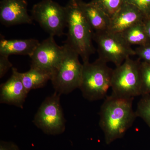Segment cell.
<instances>
[{"mask_svg": "<svg viewBox=\"0 0 150 150\" xmlns=\"http://www.w3.org/2000/svg\"><path fill=\"white\" fill-rule=\"evenodd\" d=\"M134 98H124L111 94L100 107L99 125L106 144L123 138L137 118L133 109Z\"/></svg>", "mask_w": 150, "mask_h": 150, "instance_id": "obj_1", "label": "cell"}, {"mask_svg": "<svg viewBox=\"0 0 150 150\" xmlns=\"http://www.w3.org/2000/svg\"><path fill=\"white\" fill-rule=\"evenodd\" d=\"M80 0H69L65 6L67 40L65 42L77 52L83 63L89 62L95 52L93 44L94 31L81 7Z\"/></svg>", "mask_w": 150, "mask_h": 150, "instance_id": "obj_2", "label": "cell"}, {"mask_svg": "<svg viewBox=\"0 0 150 150\" xmlns=\"http://www.w3.org/2000/svg\"><path fill=\"white\" fill-rule=\"evenodd\" d=\"M79 87L83 96L89 101L105 99L111 88L113 69L107 63L98 59L93 63H83Z\"/></svg>", "mask_w": 150, "mask_h": 150, "instance_id": "obj_3", "label": "cell"}, {"mask_svg": "<svg viewBox=\"0 0 150 150\" xmlns=\"http://www.w3.org/2000/svg\"><path fill=\"white\" fill-rule=\"evenodd\" d=\"M64 46V56L51 80L55 91L61 95L70 93L79 88L83 68L77 52L66 42Z\"/></svg>", "mask_w": 150, "mask_h": 150, "instance_id": "obj_4", "label": "cell"}, {"mask_svg": "<svg viewBox=\"0 0 150 150\" xmlns=\"http://www.w3.org/2000/svg\"><path fill=\"white\" fill-rule=\"evenodd\" d=\"M139 59L129 58L112 71L111 88L112 94L124 98L141 96Z\"/></svg>", "mask_w": 150, "mask_h": 150, "instance_id": "obj_5", "label": "cell"}, {"mask_svg": "<svg viewBox=\"0 0 150 150\" xmlns=\"http://www.w3.org/2000/svg\"><path fill=\"white\" fill-rule=\"evenodd\" d=\"M93 40L97 45L98 59L115 67L120 66L130 56H136L135 50L124 40L121 34L108 30L94 32Z\"/></svg>", "mask_w": 150, "mask_h": 150, "instance_id": "obj_6", "label": "cell"}, {"mask_svg": "<svg viewBox=\"0 0 150 150\" xmlns=\"http://www.w3.org/2000/svg\"><path fill=\"white\" fill-rule=\"evenodd\" d=\"M61 95L55 91L46 98L35 114L33 123L45 134L59 135L66 129V120L60 103Z\"/></svg>", "mask_w": 150, "mask_h": 150, "instance_id": "obj_7", "label": "cell"}, {"mask_svg": "<svg viewBox=\"0 0 150 150\" xmlns=\"http://www.w3.org/2000/svg\"><path fill=\"white\" fill-rule=\"evenodd\" d=\"M31 13L33 19L50 36L64 34V30L67 27L65 7L53 0H43L33 6Z\"/></svg>", "mask_w": 150, "mask_h": 150, "instance_id": "obj_8", "label": "cell"}, {"mask_svg": "<svg viewBox=\"0 0 150 150\" xmlns=\"http://www.w3.org/2000/svg\"><path fill=\"white\" fill-rule=\"evenodd\" d=\"M64 52V45L59 46L54 36H50L39 43L30 56V67L37 68L52 76L60 64Z\"/></svg>", "mask_w": 150, "mask_h": 150, "instance_id": "obj_9", "label": "cell"}, {"mask_svg": "<svg viewBox=\"0 0 150 150\" xmlns=\"http://www.w3.org/2000/svg\"><path fill=\"white\" fill-rule=\"evenodd\" d=\"M33 21L28 12L26 0H1L0 21L3 25L32 24Z\"/></svg>", "mask_w": 150, "mask_h": 150, "instance_id": "obj_10", "label": "cell"}, {"mask_svg": "<svg viewBox=\"0 0 150 150\" xmlns=\"http://www.w3.org/2000/svg\"><path fill=\"white\" fill-rule=\"evenodd\" d=\"M20 72L12 69L11 77L1 85L0 102L23 108L28 93L22 81Z\"/></svg>", "mask_w": 150, "mask_h": 150, "instance_id": "obj_11", "label": "cell"}, {"mask_svg": "<svg viewBox=\"0 0 150 150\" xmlns=\"http://www.w3.org/2000/svg\"><path fill=\"white\" fill-rule=\"evenodd\" d=\"M145 16L135 6L124 2L118 11L110 18L108 30L121 33L134 25L143 21Z\"/></svg>", "mask_w": 150, "mask_h": 150, "instance_id": "obj_12", "label": "cell"}, {"mask_svg": "<svg viewBox=\"0 0 150 150\" xmlns=\"http://www.w3.org/2000/svg\"><path fill=\"white\" fill-rule=\"evenodd\" d=\"M40 43L34 38L8 40L1 36L0 55H23L30 57Z\"/></svg>", "mask_w": 150, "mask_h": 150, "instance_id": "obj_13", "label": "cell"}, {"mask_svg": "<svg viewBox=\"0 0 150 150\" xmlns=\"http://www.w3.org/2000/svg\"><path fill=\"white\" fill-rule=\"evenodd\" d=\"M80 2L86 18L94 32L108 30L110 21L109 16L91 2L86 3L80 0Z\"/></svg>", "mask_w": 150, "mask_h": 150, "instance_id": "obj_14", "label": "cell"}, {"mask_svg": "<svg viewBox=\"0 0 150 150\" xmlns=\"http://www.w3.org/2000/svg\"><path fill=\"white\" fill-rule=\"evenodd\" d=\"M22 81L28 93L32 90L43 87L48 81L51 80L52 75L49 73L30 67L29 71L21 73Z\"/></svg>", "mask_w": 150, "mask_h": 150, "instance_id": "obj_15", "label": "cell"}, {"mask_svg": "<svg viewBox=\"0 0 150 150\" xmlns=\"http://www.w3.org/2000/svg\"><path fill=\"white\" fill-rule=\"evenodd\" d=\"M129 45L144 46L150 43L143 21L138 23L119 33Z\"/></svg>", "mask_w": 150, "mask_h": 150, "instance_id": "obj_16", "label": "cell"}, {"mask_svg": "<svg viewBox=\"0 0 150 150\" xmlns=\"http://www.w3.org/2000/svg\"><path fill=\"white\" fill-rule=\"evenodd\" d=\"M90 2L111 18L121 8L124 0H92Z\"/></svg>", "mask_w": 150, "mask_h": 150, "instance_id": "obj_17", "label": "cell"}, {"mask_svg": "<svg viewBox=\"0 0 150 150\" xmlns=\"http://www.w3.org/2000/svg\"><path fill=\"white\" fill-rule=\"evenodd\" d=\"M142 96L135 112L137 117L143 119L150 129V93Z\"/></svg>", "mask_w": 150, "mask_h": 150, "instance_id": "obj_18", "label": "cell"}, {"mask_svg": "<svg viewBox=\"0 0 150 150\" xmlns=\"http://www.w3.org/2000/svg\"><path fill=\"white\" fill-rule=\"evenodd\" d=\"M140 73L141 96L150 93V63L141 61Z\"/></svg>", "mask_w": 150, "mask_h": 150, "instance_id": "obj_19", "label": "cell"}, {"mask_svg": "<svg viewBox=\"0 0 150 150\" xmlns=\"http://www.w3.org/2000/svg\"><path fill=\"white\" fill-rule=\"evenodd\" d=\"M128 3L139 9L145 18L150 16V0H124Z\"/></svg>", "mask_w": 150, "mask_h": 150, "instance_id": "obj_20", "label": "cell"}, {"mask_svg": "<svg viewBox=\"0 0 150 150\" xmlns=\"http://www.w3.org/2000/svg\"><path fill=\"white\" fill-rule=\"evenodd\" d=\"M136 56L140 60L150 63V43L144 46H138L135 49Z\"/></svg>", "mask_w": 150, "mask_h": 150, "instance_id": "obj_21", "label": "cell"}, {"mask_svg": "<svg viewBox=\"0 0 150 150\" xmlns=\"http://www.w3.org/2000/svg\"><path fill=\"white\" fill-rule=\"evenodd\" d=\"M9 56L0 55V78H2L12 67L13 65L9 60Z\"/></svg>", "mask_w": 150, "mask_h": 150, "instance_id": "obj_22", "label": "cell"}, {"mask_svg": "<svg viewBox=\"0 0 150 150\" xmlns=\"http://www.w3.org/2000/svg\"><path fill=\"white\" fill-rule=\"evenodd\" d=\"M0 150H19V149L13 142L2 141L0 143Z\"/></svg>", "mask_w": 150, "mask_h": 150, "instance_id": "obj_23", "label": "cell"}, {"mask_svg": "<svg viewBox=\"0 0 150 150\" xmlns=\"http://www.w3.org/2000/svg\"><path fill=\"white\" fill-rule=\"evenodd\" d=\"M143 23L147 34L150 40V16L145 18L143 21Z\"/></svg>", "mask_w": 150, "mask_h": 150, "instance_id": "obj_24", "label": "cell"}]
</instances>
